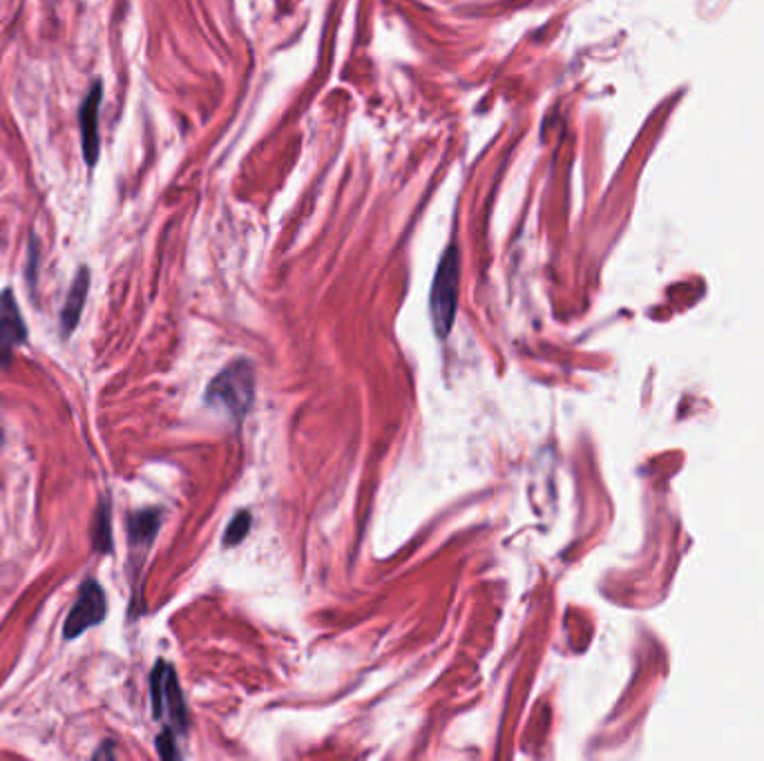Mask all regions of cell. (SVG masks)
<instances>
[{"label": "cell", "mask_w": 764, "mask_h": 761, "mask_svg": "<svg viewBox=\"0 0 764 761\" xmlns=\"http://www.w3.org/2000/svg\"><path fill=\"white\" fill-rule=\"evenodd\" d=\"M458 284H461V253L456 242H452L438 262L432 293H429V313H432L434 331L441 337H447L456 320Z\"/></svg>", "instance_id": "cell-1"}, {"label": "cell", "mask_w": 764, "mask_h": 761, "mask_svg": "<svg viewBox=\"0 0 764 761\" xmlns=\"http://www.w3.org/2000/svg\"><path fill=\"white\" fill-rule=\"evenodd\" d=\"M255 398V373L248 362H235L215 375L208 384L206 404L215 409H222L233 418H242L251 409Z\"/></svg>", "instance_id": "cell-2"}, {"label": "cell", "mask_w": 764, "mask_h": 761, "mask_svg": "<svg viewBox=\"0 0 764 761\" xmlns=\"http://www.w3.org/2000/svg\"><path fill=\"white\" fill-rule=\"evenodd\" d=\"M150 695H152V708H155V717H168L170 724L179 730H186L188 717H186V703L184 695H181L177 674L173 666L166 661H157L155 670L150 677Z\"/></svg>", "instance_id": "cell-3"}, {"label": "cell", "mask_w": 764, "mask_h": 761, "mask_svg": "<svg viewBox=\"0 0 764 761\" xmlns=\"http://www.w3.org/2000/svg\"><path fill=\"white\" fill-rule=\"evenodd\" d=\"M105 614H108V599H105L103 587L97 581H85L81 585L79 599H76L74 608L70 610L68 619L63 623V639L74 641L79 639L85 630L99 625Z\"/></svg>", "instance_id": "cell-4"}, {"label": "cell", "mask_w": 764, "mask_h": 761, "mask_svg": "<svg viewBox=\"0 0 764 761\" xmlns=\"http://www.w3.org/2000/svg\"><path fill=\"white\" fill-rule=\"evenodd\" d=\"M27 340V324L23 320L12 288L0 293V366H12L18 346Z\"/></svg>", "instance_id": "cell-5"}, {"label": "cell", "mask_w": 764, "mask_h": 761, "mask_svg": "<svg viewBox=\"0 0 764 761\" xmlns=\"http://www.w3.org/2000/svg\"><path fill=\"white\" fill-rule=\"evenodd\" d=\"M103 101V85L101 81H94L90 92L85 94V99L79 108V130H81V148H83V161L88 163V168H94L99 161L101 143H99V108Z\"/></svg>", "instance_id": "cell-6"}, {"label": "cell", "mask_w": 764, "mask_h": 761, "mask_svg": "<svg viewBox=\"0 0 764 761\" xmlns=\"http://www.w3.org/2000/svg\"><path fill=\"white\" fill-rule=\"evenodd\" d=\"M90 279H92V275H90L88 266H81L74 275V282L70 286L68 297H65V304H63V311H61V333H63V337L72 335L76 329V324H79V320H81L83 306H85V300H88V293H90Z\"/></svg>", "instance_id": "cell-7"}, {"label": "cell", "mask_w": 764, "mask_h": 761, "mask_svg": "<svg viewBox=\"0 0 764 761\" xmlns=\"http://www.w3.org/2000/svg\"><path fill=\"white\" fill-rule=\"evenodd\" d=\"M161 527L159 509H141L128 516V541L132 547H148Z\"/></svg>", "instance_id": "cell-8"}, {"label": "cell", "mask_w": 764, "mask_h": 761, "mask_svg": "<svg viewBox=\"0 0 764 761\" xmlns=\"http://www.w3.org/2000/svg\"><path fill=\"white\" fill-rule=\"evenodd\" d=\"M92 545L101 554L112 552V509H110L108 498L101 500V505L97 509V516H94Z\"/></svg>", "instance_id": "cell-9"}, {"label": "cell", "mask_w": 764, "mask_h": 761, "mask_svg": "<svg viewBox=\"0 0 764 761\" xmlns=\"http://www.w3.org/2000/svg\"><path fill=\"white\" fill-rule=\"evenodd\" d=\"M251 523H253V518H251V514H248V512L237 514L231 520V523H228V527H226L224 545L226 547H233L237 543H242L244 538H246V534H248V529H251Z\"/></svg>", "instance_id": "cell-10"}, {"label": "cell", "mask_w": 764, "mask_h": 761, "mask_svg": "<svg viewBox=\"0 0 764 761\" xmlns=\"http://www.w3.org/2000/svg\"><path fill=\"white\" fill-rule=\"evenodd\" d=\"M157 750H159V755L164 757V759H175V757H179L177 748H175L173 732H170V730L161 732V735L157 737Z\"/></svg>", "instance_id": "cell-11"}, {"label": "cell", "mask_w": 764, "mask_h": 761, "mask_svg": "<svg viewBox=\"0 0 764 761\" xmlns=\"http://www.w3.org/2000/svg\"><path fill=\"white\" fill-rule=\"evenodd\" d=\"M36 264H38V239L32 237L30 242V268H27V282L36 286Z\"/></svg>", "instance_id": "cell-12"}, {"label": "cell", "mask_w": 764, "mask_h": 761, "mask_svg": "<svg viewBox=\"0 0 764 761\" xmlns=\"http://www.w3.org/2000/svg\"><path fill=\"white\" fill-rule=\"evenodd\" d=\"M108 757V759H112L114 757V753H112V744H110V741H108V744H103L99 750H97V753H94V759H101V757Z\"/></svg>", "instance_id": "cell-13"}, {"label": "cell", "mask_w": 764, "mask_h": 761, "mask_svg": "<svg viewBox=\"0 0 764 761\" xmlns=\"http://www.w3.org/2000/svg\"><path fill=\"white\" fill-rule=\"evenodd\" d=\"M0 438H3V433H0Z\"/></svg>", "instance_id": "cell-14"}]
</instances>
